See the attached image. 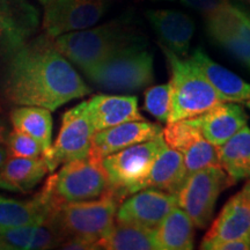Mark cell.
Segmentation results:
<instances>
[{
  "label": "cell",
  "instance_id": "6da1fadb",
  "mask_svg": "<svg viewBox=\"0 0 250 250\" xmlns=\"http://www.w3.org/2000/svg\"><path fill=\"white\" fill-rule=\"evenodd\" d=\"M5 93L17 105L55 111L72 100L92 93L72 62L46 34L28 40L9 56Z\"/></svg>",
  "mask_w": 250,
  "mask_h": 250
},
{
  "label": "cell",
  "instance_id": "7a4b0ae2",
  "mask_svg": "<svg viewBox=\"0 0 250 250\" xmlns=\"http://www.w3.org/2000/svg\"><path fill=\"white\" fill-rule=\"evenodd\" d=\"M59 51L83 72L131 45L146 43L130 19L116 20L87 29L62 34L55 39Z\"/></svg>",
  "mask_w": 250,
  "mask_h": 250
},
{
  "label": "cell",
  "instance_id": "3957f363",
  "mask_svg": "<svg viewBox=\"0 0 250 250\" xmlns=\"http://www.w3.org/2000/svg\"><path fill=\"white\" fill-rule=\"evenodd\" d=\"M121 203L107 190L98 198L61 204L50 213L45 223L54 228L62 242L79 239L98 248V242L110 232Z\"/></svg>",
  "mask_w": 250,
  "mask_h": 250
},
{
  "label": "cell",
  "instance_id": "277c9868",
  "mask_svg": "<svg viewBox=\"0 0 250 250\" xmlns=\"http://www.w3.org/2000/svg\"><path fill=\"white\" fill-rule=\"evenodd\" d=\"M160 48L170 68L171 115L169 122L197 117L223 102L191 59L180 57L161 44Z\"/></svg>",
  "mask_w": 250,
  "mask_h": 250
},
{
  "label": "cell",
  "instance_id": "5b68a950",
  "mask_svg": "<svg viewBox=\"0 0 250 250\" xmlns=\"http://www.w3.org/2000/svg\"><path fill=\"white\" fill-rule=\"evenodd\" d=\"M146 43L131 45L83 71L98 88L105 92L132 93L154 81L153 55Z\"/></svg>",
  "mask_w": 250,
  "mask_h": 250
},
{
  "label": "cell",
  "instance_id": "8992f818",
  "mask_svg": "<svg viewBox=\"0 0 250 250\" xmlns=\"http://www.w3.org/2000/svg\"><path fill=\"white\" fill-rule=\"evenodd\" d=\"M164 147L166 143L161 133L103 158V166L108 175V191L123 201L142 190L144 181Z\"/></svg>",
  "mask_w": 250,
  "mask_h": 250
},
{
  "label": "cell",
  "instance_id": "52a82bcc",
  "mask_svg": "<svg viewBox=\"0 0 250 250\" xmlns=\"http://www.w3.org/2000/svg\"><path fill=\"white\" fill-rule=\"evenodd\" d=\"M103 159L89 153L62 165L57 174L51 175L44 184L55 208L64 203L98 198L108 189V175Z\"/></svg>",
  "mask_w": 250,
  "mask_h": 250
},
{
  "label": "cell",
  "instance_id": "ba28073f",
  "mask_svg": "<svg viewBox=\"0 0 250 250\" xmlns=\"http://www.w3.org/2000/svg\"><path fill=\"white\" fill-rule=\"evenodd\" d=\"M233 184L221 166H208L188 175L176 193L177 206L191 218L195 227L205 228L213 218L220 193Z\"/></svg>",
  "mask_w": 250,
  "mask_h": 250
},
{
  "label": "cell",
  "instance_id": "9c48e42d",
  "mask_svg": "<svg viewBox=\"0 0 250 250\" xmlns=\"http://www.w3.org/2000/svg\"><path fill=\"white\" fill-rule=\"evenodd\" d=\"M94 134L95 130L87 110V101L68 109L62 115L55 144L43 154L50 173L66 162L88 156L92 151Z\"/></svg>",
  "mask_w": 250,
  "mask_h": 250
},
{
  "label": "cell",
  "instance_id": "30bf717a",
  "mask_svg": "<svg viewBox=\"0 0 250 250\" xmlns=\"http://www.w3.org/2000/svg\"><path fill=\"white\" fill-rule=\"evenodd\" d=\"M108 0H54L45 6L43 30L56 39L62 34L87 29L101 20Z\"/></svg>",
  "mask_w": 250,
  "mask_h": 250
},
{
  "label": "cell",
  "instance_id": "8fae6325",
  "mask_svg": "<svg viewBox=\"0 0 250 250\" xmlns=\"http://www.w3.org/2000/svg\"><path fill=\"white\" fill-rule=\"evenodd\" d=\"M205 18L208 36L250 71V29L232 2Z\"/></svg>",
  "mask_w": 250,
  "mask_h": 250
},
{
  "label": "cell",
  "instance_id": "7c38bea8",
  "mask_svg": "<svg viewBox=\"0 0 250 250\" xmlns=\"http://www.w3.org/2000/svg\"><path fill=\"white\" fill-rule=\"evenodd\" d=\"M162 137L168 147L183 155L188 175L208 166H220L217 146L206 140L187 120L167 123L162 129Z\"/></svg>",
  "mask_w": 250,
  "mask_h": 250
},
{
  "label": "cell",
  "instance_id": "4fadbf2b",
  "mask_svg": "<svg viewBox=\"0 0 250 250\" xmlns=\"http://www.w3.org/2000/svg\"><path fill=\"white\" fill-rule=\"evenodd\" d=\"M175 208H177L175 193L146 188L126 197L121 203L115 220L156 229Z\"/></svg>",
  "mask_w": 250,
  "mask_h": 250
},
{
  "label": "cell",
  "instance_id": "5bb4252c",
  "mask_svg": "<svg viewBox=\"0 0 250 250\" xmlns=\"http://www.w3.org/2000/svg\"><path fill=\"white\" fill-rule=\"evenodd\" d=\"M40 13L28 0H0V56H11L35 34Z\"/></svg>",
  "mask_w": 250,
  "mask_h": 250
},
{
  "label": "cell",
  "instance_id": "9a60e30c",
  "mask_svg": "<svg viewBox=\"0 0 250 250\" xmlns=\"http://www.w3.org/2000/svg\"><path fill=\"white\" fill-rule=\"evenodd\" d=\"M250 237V179L229 198L203 239L201 249L211 250L219 242Z\"/></svg>",
  "mask_w": 250,
  "mask_h": 250
},
{
  "label": "cell",
  "instance_id": "2e32d148",
  "mask_svg": "<svg viewBox=\"0 0 250 250\" xmlns=\"http://www.w3.org/2000/svg\"><path fill=\"white\" fill-rule=\"evenodd\" d=\"M201 131L212 145L221 146L248 122V115L239 103L220 102L199 116L187 120Z\"/></svg>",
  "mask_w": 250,
  "mask_h": 250
},
{
  "label": "cell",
  "instance_id": "e0dca14e",
  "mask_svg": "<svg viewBox=\"0 0 250 250\" xmlns=\"http://www.w3.org/2000/svg\"><path fill=\"white\" fill-rule=\"evenodd\" d=\"M146 17L160 44L180 57H187L195 34L193 19L176 9H151L146 12Z\"/></svg>",
  "mask_w": 250,
  "mask_h": 250
},
{
  "label": "cell",
  "instance_id": "ac0fdd59",
  "mask_svg": "<svg viewBox=\"0 0 250 250\" xmlns=\"http://www.w3.org/2000/svg\"><path fill=\"white\" fill-rule=\"evenodd\" d=\"M161 133L162 127L156 123L145 120L126 122L95 132L90 153L103 159L134 144L154 138Z\"/></svg>",
  "mask_w": 250,
  "mask_h": 250
},
{
  "label": "cell",
  "instance_id": "d6986e66",
  "mask_svg": "<svg viewBox=\"0 0 250 250\" xmlns=\"http://www.w3.org/2000/svg\"><path fill=\"white\" fill-rule=\"evenodd\" d=\"M87 110L95 132L131 121H142L136 96L98 94L87 101Z\"/></svg>",
  "mask_w": 250,
  "mask_h": 250
},
{
  "label": "cell",
  "instance_id": "ffe728a7",
  "mask_svg": "<svg viewBox=\"0 0 250 250\" xmlns=\"http://www.w3.org/2000/svg\"><path fill=\"white\" fill-rule=\"evenodd\" d=\"M190 59L208 80L221 101L245 104L250 102V83L212 61L201 48L193 50Z\"/></svg>",
  "mask_w": 250,
  "mask_h": 250
},
{
  "label": "cell",
  "instance_id": "44dd1931",
  "mask_svg": "<svg viewBox=\"0 0 250 250\" xmlns=\"http://www.w3.org/2000/svg\"><path fill=\"white\" fill-rule=\"evenodd\" d=\"M54 211V204L44 187L29 201L0 196V227L36 226L44 223Z\"/></svg>",
  "mask_w": 250,
  "mask_h": 250
},
{
  "label": "cell",
  "instance_id": "7402d4cb",
  "mask_svg": "<svg viewBox=\"0 0 250 250\" xmlns=\"http://www.w3.org/2000/svg\"><path fill=\"white\" fill-rule=\"evenodd\" d=\"M49 171L44 156L20 158L8 155L0 169V189L13 192L31 191Z\"/></svg>",
  "mask_w": 250,
  "mask_h": 250
},
{
  "label": "cell",
  "instance_id": "603a6c76",
  "mask_svg": "<svg viewBox=\"0 0 250 250\" xmlns=\"http://www.w3.org/2000/svg\"><path fill=\"white\" fill-rule=\"evenodd\" d=\"M187 177L188 171L183 155L166 145L156 156L151 171L144 181L142 189L152 188L176 195L186 182Z\"/></svg>",
  "mask_w": 250,
  "mask_h": 250
},
{
  "label": "cell",
  "instance_id": "cb8c5ba5",
  "mask_svg": "<svg viewBox=\"0 0 250 250\" xmlns=\"http://www.w3.org/2000/svg\"><path fill=\"white\" fill-rule=\"evenodd\" d=\"M155 241L160 250H191L195 246V224L177 206L155 229Z\"/></svg>",
  "mask_w": 250,
  "mask_h": 250
},
{
  "label": "cell",
  "instance_id": "d4e9b609",
  "mask_svg": "<svg viewBox=\"0 0 250 250\" xmlns=\"http://www.w3.org/2000/svg\"><path fill=\"white\" fill-rule=\"evenodd\" d=\"M220 166L235 184L250 179V127L245 125L230 139L218 146Z\"/></svg>",
  "mask_w": 250,
  "mask_h": 250
},
{
  "label": "cell",
  "instance_id": "484cf974",
  "mask_svg": "<svg viewBox=\"0 0 250 250\" xmlns=\"http://www.w3.org/2000/svg\"><path fill=\"white\" fill-rule=\"evenodd\" d=\"M99 249L105 250H159L155 229L115 220L110 232L98 242Z\"/></svg>",
  "mask_w": 250,
  "mask_h": 250
},
{
  "label": "cell",
  "instance_id": "4316f807",
  "mask_svg": "<svg viewBox=\"0 0 250 250\" xmlns=\"http://www.w3.org/2000/svg\"><path fill=\"white\" fill-rule=\"evenodd\" d=\"M11 122L13 129L28 134L42 146L43 154L51 147L52 116L49 109L20 105L12 111Z\"/></svg>",
  "mask_w": 250,
  "mask_h": 250
},
{
  "label": "cell",
  "instance_id": "83f0119b",
  "mask_svg": "<svg viewBox=\"0 0 250 250\" xmlns=\"http://www.w3.org/2000/svg\"><path fill=\"white\" fill-rule=\"evenodd\" d=\"M144 108L158 121L162 123H168L171 115V94L169 83L148 87L145 92Z\"/></svg>",
  "mask_w": 250,
  "mask_h": 250
},
{
  "label": "cell",
  "instance_id": "f1b7e54d",
  "mask_svg": "<svg viewBox=\"0 0 250 250\" xmlns=\"http://www.w3.org/2000/svg\"><path fill=\"white\" fill-rule=\"evenodd\" d=\"M8 154L20 158H37L43 155V148L35 139L21 131L13 129L8 132L5 142Z\"/></svg>",
  "mask_w": 250,
  "mask_h": 250
},
{
  "label": "cell",
  "instance_id": "f546056e",
  "mask_svg": "<svg viewBox=\"0 0 250 250\" xmlns=\"http://www.w3.org/2000/svg\"><path fill=\"white\" fill-rule=\"evenodd\" d=\"M34 229L35 226L0 227V247L1 249L29 250Z\"/></svg>",
  "mask_w": 250,
  "mask_h": 250
},
{
  "label": "cell",
  "instance_id": "4dcf8cb0",
  "mask_svg": "<svg viewBox=\"0 0 250 250\" xmlns=\"http://www.w3.org/2000/svg\"><path fill=\"white\" fill-rule=\"evenodd\" d=\"M62 240L54 228L48 223H42L35 226L33 237L29 245V250H43L58 248Z\"/></svg>",
  "mask_w": 250,
  "mask_h": 250
},
{
  "label": "cell",
  "instance_id": "1f68e13d",
  "mask_svg": "<svg viewBox=\"0 0 250 250\" xmlns=\"http://www.w3.org/2000/svg\"><path fill=\"white\" fill-rule=\"evenodd\" d=\"M181 2L187 7L199 12L204 17H208L229 4L230 0H181Z\"/></svg>",
  "mask_w": 250,
  "mask_h": 250
},
{
  "label": "cell",
  "instance_id": "d6a6232c",
  "mask_svg": "<svg viewBox=\"0 0 250 250\" xmlns=\"http://www.w3.org/2000/svg\"><path fill=\"white\" fill-rule=\"evenodd\" d=\"M211 250H250V237H239L219 242L212 247Z\"/></svg>",
  "mask_w": 250,
  "mask_h": 250
},
{
  "label": "cell",
  "instance_id": "836d02e7",
  "mask_svg": "<svg viewBox=\"0 0 250 250\" xmlns=\"http://www.w3.org/2000/svg\"><path fill=\"white\" fill-rule=\"evenodd\" d=\"M230 2L240 11L250 13V0H230Z\"/></svg>",
  "mask_w": 250,
  "mask_h": 250
},
{
  "label": "cell",
  "instance_id": "e575fe53",
  "mask_svg": "<svg viewBox=\"0 0 250 250\" xmlns=\"http://www.w3.org/2000/svg\"><path fill=\"white\" fill-rule=\"evenodd\" d=\"M8 151H7V147H6V145H2V144H0V169H1L2 167H4L6 160H7L8 158Z\"/></svg>",
  "mask_w": 250,
  "mask_h": 250
},
{
  "label": "cell",
  "instance_id": "d590c367",
  "mask_svg": "<svg viewBox=\"0 0 250 250\" xmlns=\"http://www.w3.org/2000/svg\"><path fill=\"white\" fill-rule=\"evenodd\" d=\"M7 125L2 120H0V144H5L6 137H7Z\"/></svg>",
  "mask_w": 250,
  "mask_h": 250
},
{
  "label": "cell",
  "instance_id": "8d00e7d4",
  "mask_svg": "<svg viewBox=\"0 0 250 250\" xmlns=\"http://www.w3.org/2000/svg\"><path fill=\"white\" fill-rule=\"evenodd\" d=\"M239 11H240V9H239ZM240 13H241L243 19H245L246 23L248 24V27L250 29V13H248V12H243V11H240Z\"/></svg>",
  "mask_w": 250,
  "mask_h": 250
},
{
  "label": "cell",
  "instance_id": "74e56055",
  "mask_svg": "<svg viewBox=\"0 0 250 250\" xmlns=\"http://www.w3.org/2000/svg\"><path fill=\"white\" fill-rule=\"evenodd\" d=\"M39 1H40L41 4H42V5L46 6V5H48V4H50V2H52V1H54V0H39Z\"/></svg>",
  "mask_w": 250,
  "mask_h": 250
},
{
  "label": "cell",
  "instance_id": "f35d334b",
  "mask_svg": "<svg viewBox=\"0 0 250 250\" xmlns=\"http://www.w3.org/2000/svg\"><path fill=\"white\" fill-rule=\"evenodd\" d=\"M153 1H176V0H153Z\"/></svg>",
  "mask_w": 250,
  "mask_h": 250
},
{
  "label": "cell",
  "instance_id": "ab89813d",
  "mask_svg": "<svg viewBox=\"0 0 250 250\" xmlns=\"http://www.w3.org/2000/svg\"><path fill=\"white\" fill-rule=\"evenodd\" d=\"M246 105H247V107H248V108L250 109V102H249V103H247V104H246Z\"/></svg>",
  "mask_w": 250,
  "mask_h": 250
},
{
  "label": "cell",
  "instance_id": "60d3db41",
  "mask_svg": "<svg viewBox=\"0 0 250 250\" xmlns=\"http://www.w3.org/2000/svg\"><path fill=\"white\" fill-rule=\"evenodd\" d=\"M0 249H1V247H0Z\"/></svg>",
  "mask_w": 250,
  "mask_h": 250
}]
</instances>
